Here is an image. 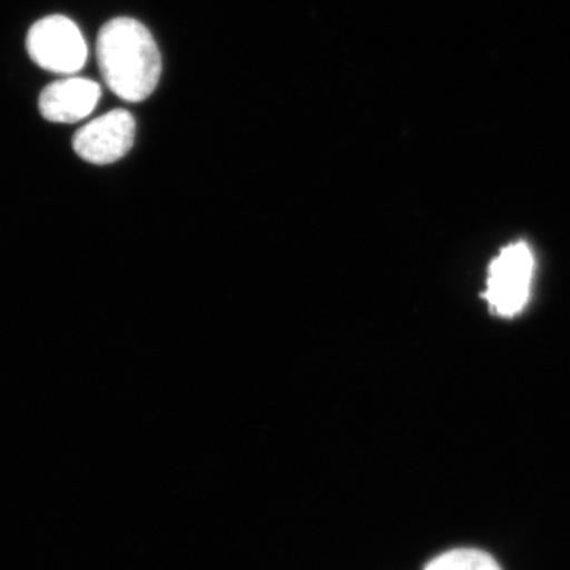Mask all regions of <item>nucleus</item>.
Instances as JSON below:
<instances>
[{
    "label": "nucleus",
    "instance_id": "obj_1",
    "mask_svg": "<svg viewBox=\"0 0 570 570\" xmlns=\"http://www.w3.org/2000/svg\"><path fill=\"white\" fill-rule=\"evenodd\" d=\"M97 61L108 88L126 102L148 99L163 73L156 40L132 18H115L100 29Z\"/></svg>",
    "mask_w": 570,
    "mask_h": 570
},
{
    "label": "nucleus",
    "instance_id": "obj_2",
    "mask_svg": "<svg viewBox=\"0 0 570 570\" xmlns=\"http://www.w3.org/2000/svg\"><path fill=\"white\" fill-rule=\"evenodd\" d=\"M535 261L531 247L515 242L491 262L483 298L499 317H515L530 302Z\"/></svg>",
    "mask_w": 570,
    "mask_h": 570
},
{
    "label": "nucleus",
    "instance_id": "obj_3",
    "mask_svg": "<svg viewBox=\"0 0 570 570\" xmlns=\"http://www.w3.org/2000/svg\"><path fill=\"white\" fill-rule=\"evenodd\" d=\"M28 51L37 66L55 73H77L88 61V45L80 28L62 14H52L32 26Z\"/></svg>",
    "mask_w": 570,
    "mask_h": 570
},
{
    "label": "nucleus",
    "instance_id": "obj_4",
    "mask_svg": "<svg viewBox=\"0 0 570 570\" xmlns=\"http://www.w3.org/2000/svg\"><path fill=\"white\" fill-rule=\"evenodd\" d=\"M137 122L126 110H112L81 127L73 137V149L89 164L118 163L132 149Z\"/></svg>",
    "mask_w": 570,
    "mask_h": 570
},
{
    "label": "nucleus",
    "instance_id": "obj_5",
    "mask_svg": "<svg viewBox=\"0 0 570 570\" xmlns=\"http://www.w3.org/2000/svg\"><path fill=\"white\" fill-rule=\"evenodd\" d=\"M100 96L102 89L96 81L69 77L48 85L41 92L39 107L48 121L73 124L91 115Z\"/></svg>",
    "mask_w": 570,
    "mask_h": 570
},
{
    "label": "nucleus",
    "instance_id": "obj_6",
    "mask_svg": "<svg viewBox=\"0 0 570 570\" xmlns=\"http://www.w3.org/2000/svg\"><path fill=\"white\" fill-rule=\"evenodd\" d=\"M425 570H502L494 558L480 550L448 551L430 562Z\"/></svg>",
    "mask_w": 570,
    "mask_h": 570
}]
</instances>
